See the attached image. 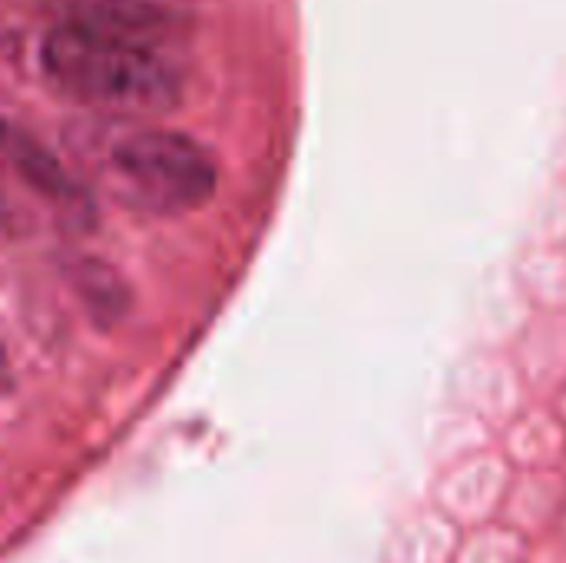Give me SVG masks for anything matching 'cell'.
Masks as SVG:
<instances>
[{"label": "cell", "mask_w": 566, "mask_h": 563, "mask_svg": "<svg viewBox=\"0 0 566 563\" xmlns=\"http://www.w3.org/2000/svg\"><path fill=\"white\" fill-rule=\"evenodd\" d=\"M189 13L172 0H66L40 40V73L103 113H166L182 96Z\"/></svg>", "instance_id": "cell-1"}, {"label": "cell", "mask_w": 566, "mask_h": 563, "mask_svg": "<svg viewBox=\"0 0 566 563\" xmlns=\"http://www.w3.org/2000/svg\"><path fill=\"white\" fill-rule=\"evenodd\" d=\"M109 192L136 212L182 216L209 202L219 183L212 153L176 129L123 133L106 153Z\"/></svg>", "instance_id": "cell-2"}]
</instances>
